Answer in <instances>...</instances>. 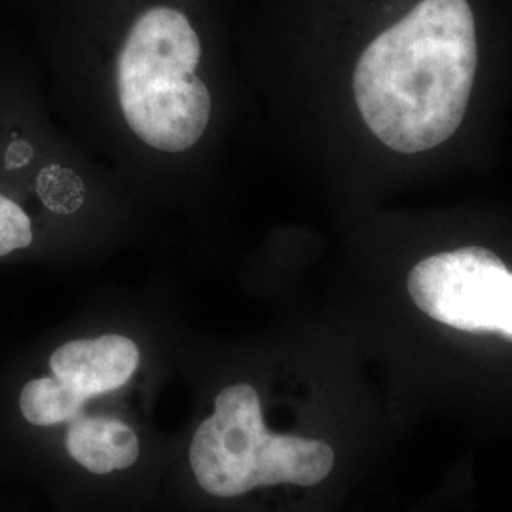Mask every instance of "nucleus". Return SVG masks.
<instances>
[{
	"label": "nucleus",
	"mask_w": 512,
	"mask_h": 512,
	"mask_svg": "<svg viewBox=\"0 0 512 512\" xmlns=\"http://www.w3.org/2000/svg\"><path fill=\"white\" fill-rule=\"evenodd\" d=\"M238 0H59L67 135L152 220L217 230L247 90Z\"/></svg>",
	"instance_id": "obj_1"
},
{
	"label": "nucleus",
	"mask_w": 512,
	"mask_h": 512,
	"mask_svg": "<svg viewBox=\"0 0 512 512\" xmlns=\"http://www.w3.org/2000/svg\"><path fill=\"white\" fill-rule=\"evenodd\" d=\"M118 249L107 183L92 160L37 114L0 109V260H95Z\"/></svg>",
	"instance_id": "obj_2"
},
{
	"label": "nucleus",
	"mask_w": 512,
	"mask_h": 512,
	"mask_svg": "<svg viewBox=\"0 0 512 512\" xmlns=\"http://www.w3.org/2000/svg\"><path fill=\"white\" fill-rule=\"evenodd\" d=\"M150 359V338L137 325L71 330L19 370L0 399V431L18 448L50 437L86 406L126 391Z\"/></svg>",
	"instance_id": "obj_3"
},
{
	"label": "nucleus",
	"mask_w": 512,
	"mask_h": 512,
	"mask_svg": "<svg viewBox=\"0 0 512 512\" xmlns=\"http://www.w3.org/2000/svg\"><path fill=\"white\" fill-rule=\"evenodd\" d=\"M188 463L205 494L234 499L277 486H317L332 473L336 454L325 440L274 431L256 385L234 380L220 387L194 431Z\"/></svg>",
	"instance_id": "obj_4"
},
{
	"label": "nucleus",
	"mask_w": 512,
	"mask_h": 512,
	"mask_svg": "<svg viewBox=\"0 0 512 512\" xmlns=\"http://www.w3.org/2000/svg\"><path fill=\"white\" fill-rule=\"evenodd\" d=\"M509 274L494 251L463 247L418 262L406 287L414 304L446 327L497 332Z\"/></svg>",
	"instance_id": "obj_5"
},
{
	"label": "nucleus",
	"mask_w": 512,
	"mask_h": 512,
	"mask_svg": "<svg viewBox=\"0 0 512 512\" xmlns=\"http://www.w3.org/2000/svg\"><path fill=\"white\" fill-rule=\"evenodd\" d=\"M55 433H59L57 442L63 454L90 475L107 476L128 471L143 452L141 437L135 427L110 414L84 412Z\"/></svg>",
	"instance_id": "obj_6"
},
{
	"label": "nucleus",
	"mask_w": 512,
	"mask_h": 512,
	"mask_svg": "<svg viewBox=\"0 0 512 512\" xmlns=\"http://www.w3.org/2000/svg\"><path fill=\"white\" fill-rule=\"evenodd\" d=\"M499 334H503L505 338L512 340V274H509V285H507V298L503 304L501 311V319H499Z\"/></svg>",
	"instance_id": "obj_7"
}]
</instances>
